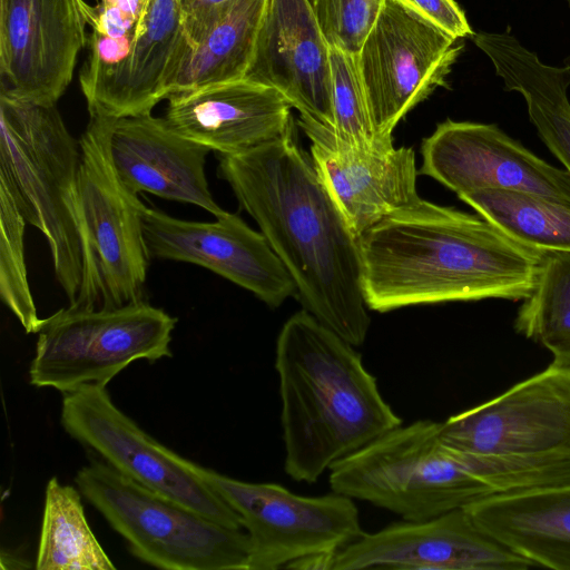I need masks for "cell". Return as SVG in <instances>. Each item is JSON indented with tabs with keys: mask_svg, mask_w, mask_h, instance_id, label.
Masks as SVG:
<instances>
[{
	"mask_svg": "<svg viewBox=\"0 0 570 570\" xmlns=\"http://www.w3.org/2000/svg\"><path fill=\"white\" fill-rule=\"evenodd\" d=\"M181 0H148L126 61L87 101L89 116L150 114L167 99L184 48Z\"/></svg>",
	"mask_w": 570,
	"mask_h": 570,
	"instance_id": "44dd1931",
	"label": "cell"
},
{
	"mask_svg": "<svg viewBox=\"0 0 570 570\" xmlns=\"http://www.w3.org/2000/svg\"><path fill=\"white\" fill-rule=\"evenodd\" d=\"M142 233L150 258L195 264L252 292L269 307L296 296V285L261 232L237 214L215 222L184 220L142 204Z\"/></svg>",
	"mask_w": 570,
	"mask_h": 570,
	"instance_id": "9a60e30c",
	"label": "cell"
},
{
	"mask_svg": "<svg viewBox=\"0 0 570 570\" xmlns=\"http://www.w3.org/2000/svg\"><path fill=\"white\" fill-rule=\"evenodd\" d=\"M351 343L306 309L276 340L284 469L314 483L338 461L402 424Z\"/></svg>",
	"mask_w": 570,
	"mask_h": 570,
	"instance_id": "3957f363",
	"label": "cell"
},
{
	"mask_svg": "<svg viewBox=\"0 0 570 570\" xmlns=\"http://www.w3.org/2000/svg\"><path fill=\"white\" fill-rule=\"evenodd\" d=\"M471 39L490 59L504 89L523 97L541 141L570 174V63H544L509 31H479Z\"/></svg>",
	"mask_w": 570,
	"mask_h": 570,
	"instance_id": "603a6c76",
	"label": "cell"
},
{
	"mask_svg": "<svg viewBox=\"0 0 570 570\" xmlns=\"http://www.w3.org/2000/svg\"><path fill=\"white\" fill-rule=\"evenodd\" d=\"M66 433L120 474L229 528L237 512L203 479L194 463L147 434L112 402L107 386L85 385L63 394Z\"/></svg>",
	"mask_w": 570,
	"mask_h": 570,
	"instance_id": "30bf717a",
	"label": "cell"
},
{
	"mask_svg": "<svg viewBox=\"0 0 570 570\" xmlns=\"http://www.w3.org/2000/svg\"><path fill=\"white\" fill-rule=\"evenodd\" d=\"M453 38H471L474 33L455 0H399Z\"/></svg>",
	"mask_w": 570,
	"mask_h": 570,
	"instance_id": "4dcf8cb0",
	"label": "cell"
},
{
	"mask_svg": "<svg viewBox=\"0 0 570 570\" xmlns=\"http://www.w3.org/2000/svg\"><path fill=\"white\" fill-rule=\"evenodd\" d=\"M95 13L85 0H0V96L56 105Z\"/></svg>",
	"mask_w": 570,
	"mask_h": 570,
	"instance_id": "4fadbf2b",
	"label": "cell"
},
{
	"mask_svg": "<svg viewBox=\"0 0 570 570\" xmlns=\"http://www.w3.org/2000/svg\"><path fill=\"white\" fill-rule=\"evenodd\" d=\"M464 48L399 0H385L356 53L372 120L381 138L448 76Z\"/></svg>",
	"mask_w": 570,
	"mask_h": 570,
	"instance_id": "7c38bea8",
	"label": "cell"
},
{
	"mask_svg": "<svg viewBox=\"0 0 570 570\" xmlns=\"http://www.w3.org/2000/svg\"><path fill=\"white\" fill-rule=\"evenodd\" d=\"M217 176L282 261L304 309L353 346L371 317L362 289L360 238L325 188L294 129L246 151L220 156Z\"/></svg>",
	"mask_w": 570,
	"mask_h": 570,
	"instance_id": "6da1fadb",
	"label": "cell"
},
{
	"mask_svg": "<svg viewBox=\"0 0 570 570\" xmlns=\"http://www.w3.org/2000/svg\"><path fill=\"white\" fill-rule=\"evenodd\" d=\"M165 119L181 136L234 155L294 129L292 105L274 88L246 78L171 94Z\"/></svg>",
	"mask_w": 570,
	"mask_h": 570,
	"instance_id": "ffe728a7",
	"label": "cell"
},
{
	"mask_svg": "<svg viewBox=\"0 0 570 570\" xmlns=\"http://www.w3.org/2000/svg\"><path fill=\"white\" fill-rule=\"evenodd\" d=\"M419 174L458 196L482 189L529 193L570 206V174L538 157L495 124H439L422 142Z\"/></svg>",
	"mask_w": 570,
	"mask_h": 570,
	"instance_id": "5bb4252c",
	"label": "cell"
},
{
	"mask_svg": "<svg viewBox=\"0 0 570 570\" xmlns=\"http://www.w3.org/2000/svg\"><path fill=\"white\" fill-rule=\"evenodd\" d=\"M464 509L483 531L535 567L570 570V484L495 495Z\"/></svg>",
	"mask_w": 570,
	"mask_h": 570,
	"instance_id": "7402d4cb",
	"label": "cell"
},
{
	"mask_svg": "<svg viewBox=\"0 0 570 570\" xmlns=\"http://www.w3.org/2000/svg\"><path fill=\"white\" fill-rule=\"evenodd\" d=\"M458 197L525 247L540 253L570 252V206L502 189H482Z\"/></svg>",
	"mask_w": 570,
	"mask_h": 570,
	"instance_id": "484cf974",
	"label": "cell"
},
{
	"mask_svg": "<svg viewBox=\"0 0 570 570\" xmlns=\"http://www.w3.org/2000/svg\"><path fill=\"white\" fill-rule=\"evenodd\" d=\"M27 224L11 190L0 180V297L26 333L37 334L43 318L38 315L28 279Z\"/></svg>",
	"mask_w": 570,
	"mask_h": 570,
	"instance_id": "83f0119b",
	"label": "cell"
},
{
	"mask_svg": "<svg viewBox=\"0 0 570 570\" xmlns=\"http://www.w3.org/2000/svg\"><path fill=\"white\" fill-rule=\"evenodd\" d=\"M230 1L181 0V22L185 37L183 52L195 46L206 35Z\"/></svg>",
	"mask_w": 570,
	"mask_h": 570,
	"instance_id": "1f68e13d",
	"label": "cell"
},
{
	"mask_svg": "<svg viewBox=\"0 0 570 570\" xmlns=\"http://www.w3.org/2000/svg\"><path fill=\"white\" fill-rule=\"evenodd\" d=\"M265 6L266 0H232L206 35L183 52L168 96L245 78Z\"/></svg>",
	"mask_w": 570,
	"mask_h": 570,
	"instance_id": "cb8c5ba5",
	"label": "cell"
},
{
	"mask_svg": "<svg viewBox=\"0 0 570 570\" xmlns=\"http://www.w3.org/2000/svg\"><path fill=\"white\" fill-rule=\"evenodd\" d=\"M330 47L307 0H266L245 78L332 128Z\"/></svg>",
	"mask_w": 570,
	"mask_h": 570,
	"instance_id": "d6986e66",
	"label": "cell"
},
{
	"mask_svg": "<svg viewBox=\"0 0 570 570\" xmlns=\"http://www.w3.org/2000/svg\"><path fill=\"white\" fill-rule=\"evenodd\" d=\"M203 479L237 512L249 540L248 570L298 568L363 533L354 500L332 492L305 497L275 483L240 481L198 465Z\"/></svg>",
	"mask_w": 570,
	"mask_h": 570,
	"instance_id": "9c48e42d",
	"label": "cell"
},
{
	"mask_svg": "<svg viewBox=\"0 0 570 570\" xmlns=\"http://www.w3.org/2000/svg\"><path fill=\"white\" fill-rule=\"evenodd\" d=\"M535 567L483 531L465 509L390 524L342 548L331 570H524Z\"/></svg>",
	"mask_w": 570,
	"mask_h": 570,
	"instance_id": "2e32d148",
	"label": "cell"
},
{
	"mask_svg": "<svg viewBox=\"0 0 570 570\" xmlns=\"http://www.w3.org/2000/svg\"><path fill=\"white\" fill-rule=\"evenodd\" d=\"M75 483L144 563L165 570H248L249 540L242 529L222 525L101 459L82 466Z\"/></svg>",
	"mask_w": 570,
	"mask_h": 570,
	"instance_id": "8992f818",
	"label": "cell"
},
{
	"mask_svg": "<svg viewBox=\"0 0 570 570\" xmlns=\"http://www.w3.org/2000/svg\"><path fill=\"white\" fill-rule=\"evenodd\" d=\"M78 488L56 476L46 488L37 570H115L91 531Z\"/></svg>",
	"mask_w": 570,
	"mask_h": 570,
	"instance_id": "d4e9b609",
	"label": "cell"
},
{
	"mask_svg": "<svg viewBox=\"0 0 570 570\" xmlns=\"http://www.w3.org/2000/svg\"><path fill=\"white\" fill-rule=\"evenodd\" d=\"M177 318L141 299L118 307L69 305L43 318L29 381L63 394L107 384L137 360L173 355Z\"/></svg>",
	"mask_w": 570,
	"mask_h": 570,
	"instance_id": "52a82bcc",
	"label": "cell"
},
{
	"mask_svg": "<svg viewBox=\"0 0 570 570\" xmlns=\"http://www.w3.org/2000/svg\"><path fill=\"white\" fill-rule=\"evenodd\" d=\"M362 289L371 311L488 298L523 301L542 253L491 222L421 197L360 236Z\"/></svg>",
	"mask_w": 570,
	"mask_h": 570,
	"instance_id": "7a4b0ae2",
	"label": "cell"
},
{
	"mask_svg": "<svg viewBox=\"0 0 570 570\" xmlns=\"http://www.w3.org/2000/svg\"><path fill=\"white\" fill-rule=\"evenodd\" d=\"M443 439L480 456L570 462V370L550 364L501 395L441 422Z\"/></svg>",
	"mask_w": 570,
	"mask_h": 570,
	"instance_id": "8fae6325",
	"label": "cell"
},
{
	"mask_svg": "<svg viewBox=\"0 0 570 570\" xmlns=\"http://www.w3.org/2000/svg\"><path fill=\"white\" fill-rule=\"evenodd\" d=\"M330 46L356 55L385 0H307Z\"/></svg>",
	"mask_w": 570,
	"mask_h": 570,
	"instance_id": "f546056e",
	"label": "cell"
},
{
	"mask_svg": "<svg viewBox=\"0 0 570 570\" xmlns=\"http://www.w3.org/2000/svg\"><path fill=\"white\" fill-rule=\"evenodd\" d=\"M298 127L312 141L311 155L318 175L353 233L413 204L416 191L415 151L386 145L355 148L337 140L314 118L299 114Z\"/></svg>",
	"mask_w": 570,
	"mask_h": 570,
	"instance_id": "ac0fdd59",
	"label": "cell"
},
{
	"mask_svg": "<svg viewBox=\"0 0 570 570\" xmlns=\"http://www.w3.org/2000/svg\"><path fill=\"white\" fill-rule=\"evenodd\" d=\"M568 4L570 6V0H567Z\"/></svg>",
	"mask_w": 570,
	"mask_h": 570,
	"instance_id": "d6a6232c",
	"label": "cell"
},
{
	"mask_svg": "<svg viewBox=\"0 0 570 570\" xmlns=\"http://www.w3.org/2000/svg\"><path fill=\"white\" fill-rule=\"evenodd\" d=\"M515 331L543 345L551 364L570 370V252H544L531 294L522 301Z\"/></svg>",
	"mask_w": 570,
	"mask_h": 570,
	"instance_id": "4316f807",
	"label": "cell"
},
{
	"mask_svg": "<svg viewBox=\"0 0 570 570\" xmlns=\"http://www.w3.org/2000/svg\"><path fill=\"white\" fill-rule=\"evenodd\" d=\"M78 207L87 243L80 307H118L144 299L149 253L142 203L119 184L97 121L89 119L80 139Z\"/></svg>",
	"mask_w": 570,
	"mask_h": 570,
	"instance_id": "ba28073f",
	"label": "cell"
},
{
	"mask_svg": "<svg viewBox=\"0 0 570 570\" xmlns=\"http://www.w3.org/2000/svg\"><path fill=\"white\" fill-rule=\"evenodd\" d=\"M334 492L421 521L498 495L441 422L399 425L330 469Z\"/></svg>",
	"mask_w": 570,
	"mask_h": 570,
	"instance_id": "5b68a950",
	"label": "cell"
},
{
	"mask_svg": "<svg viewBox=\"0 0 570 570\" xmlns=\"http://www.w3.org/2000/svg\"><path fill=\"white\" fill-rule=\"evenodd\" d=\"M330 60L333 126L327 128L337 140L355 148L392 145L393 138H381L374 128L356 55L331 46Z\"/></svg>",
	"mask_w": 570,
	"mask_h": 570,
	"instance_id": "f1b7e54d",
	"label": "cell"
},
{
	"mask_svg": "<svg viewBox=\"0 0 570 570\" xmlns=\"http://www.w3.org/2000/svg\"><path fill=\"white\" fill-rule=\"evenodd\" d=\"M80 145L56 105L0 96V180L48 240L69 304L82 284L87 243L78 207Z\"/></svg>",
	"mask_w": 570,
	"mask_h": 570,
	"instance_id": "277c9868",
	"label": "cell"
},
{
	"mask_svg": "<svg viewBox=\"0 0 570 570\" xmlns=\"http://www.w3.org/2000/svg\"><path fill=\"white\" fill-rule=\"evenodd\" d=\"M94 118L111 168L132 196L149 193L193 204L215 217L226 213L214 199L206 178L209 149L181 136L165 118L150 114Z\"/></svg>",
	"mask_w": 570,
	"mask_h": 570,
	"instance_id": "e0dca14e",
	"label": "cell"
}]
</instances>
